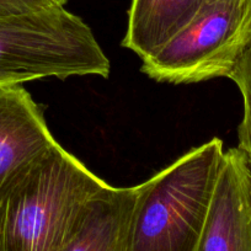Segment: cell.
<instances>
[{"instance_id": "6da1fadb", "label": "cell", "mask_w": 251, "mask_h": 251, "mask_svg": "<svg viewBox=\"0 0 251 251\" xmlns=\"http://www.w3.org/2000/svg\"><path fill=\"white\" fill-rule=\"evenodd\" d=\"M107 185L57 142L0 200V251H63Z\"/></svg>"}, {"instance_id": "7a4b0ae2", "label": "cell", "mask_w": 251, "mask_h": 251, "mask_svg": "<svg viewBox=\"0 0 251 251\" xmlns=\"http://www.w3.org/2000/svg\"><path fill=\"white\" fill-rule=\"evenodd\" d=\"M219 138L191 149L138 185L125 251H195L224 160Z\"/></svg>"}, {"instance_id": "3957f363", "label": "cell", "mask_w": 251, "mask_h": 251, "mask_svg": "<svg viewBox=\"0 0 251 251\" xmlns=\"http://www.w3.org/2000/svg\"><path fill=\"white\" fill-rule=\"evenodd\" d=\"M110 67L91 28L64 6L0 21V85L45 78H107Z\"/></svg>"}, {"instance_id": "277c9868", "label": "cell", "mask_w": 251, "mask_h": 251, "mask_svg": "<svg viewBox=\"0 0 251 251\" xmlns=\"http://www.w3.org/2000/svg\"><path fill=\"white\" fill-rule=\"evenodd\" d=\"M251 42V0H212L141 71L159 83L194 84L228 78Z\"/></svg>"}, {"instance_id": "5b68a950", "label": "cell", "mask_w": 251, "mask_h": 251, "mask_svg": "<svg viewBox=\"0 0 251 251\" xmlns=\"http://www.w3.org/2000/svg\"><path fill=\"white\" fill-rule=\"evenodd\" d=\"M195 251H251V163L238 147L224 153Z\"/></svg>"}, {"instance_id": "8992f818", "label": "cell", "mask_w": 251, "mask_h": 251, "mask_svg": "<svg viewBox=\"0 0 251 251\" xmlns=\"http://www.w3.org/2000/svg\"><path fill=\"white\" fill-rule=\"evenodd\" d=\"M55 143L30 93L0 85V200Z\"/></svg>"}, {"instance_id": "52a82bcc", "label": "cell", "mask_w": 251, "mask_h": 251, "mask_svg": "<svg viewBox=\"0 0 251 251\" xmlns=\"http://www.w3.org/2000/svg\"><path fill=\"white\" fill-rule=\"evenodd\" d=\"M138 185H107L86 203L63 251H125Z\"/></svg>"}, {"instance_id": "ba28073f", "label": "cell", "mask_w": 251, "mask_h": 251, "mask_svg": "<svg viewBox=\"0 0 251 251\" xmlns=\"http://www.w3.org/2000/svg\"><path fill=\"white\" fill-rule=\"evenodd\" d=\"M212 0H132L122 46L144 59L182 30Z\"/></svg>"}, {"instance_id": "9c48e42d", "label": "cell", "mask_w": 251, "mask_h": 251, "mask_svg": "<svg viewBox=\"0 0 251 251\" xmlns=\"http://www.w3.org/2000/svg\"><path fill=\"white\" fill-rule=\"evenodd\" d=\"M238 86L243 98V120L238 127V148L251 163V42L228 76Z\"/></svg>"}, {"instance_id": "30bf717a", "label": "cell", "mask_w": 251, "mask_h": 251, "mask_svg": "<svg viewBox=\"0 0 251 251\" xmlns=\"http://www.w3.org/2000/svg\"><path fill=\"white\" fill-rule=\"evenodd\" d=\"M68 0H0V21L64 6Z\"/></svg>"}]
</instances>
